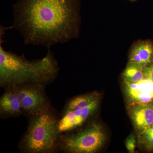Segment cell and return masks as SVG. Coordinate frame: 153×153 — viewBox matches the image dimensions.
<instances>
[{"mask_svg": "<svg viewBox=\"0 0 153 153\" xmlns=\"http://www.w3.org/2000/svg\"><path fill=\"white\" fill-rule=\"evenodd\" d=\"M144 68L139 63L129 62L123 73L124 80L130 82H136L144 78Z\"/></svg>", "mask_w": 153, "mask_h": 153, "instance_id": "7c38bea8", "label": "cell"}, {"mask_svg": "<svg viewBox=\"0 0 153 153\" xmlns=\"http://www.w3.org/2000/svg\"><path fill=\"white\" fill-rule=\"evenodd\" d=\"M153 53L152 46L148 42L139 44L132 50L129 62L143 65L150 62Z\"/></svg>", "mask_w": 153, "mask_h": 153, "instance_id": "30bf717a", "label": "cell"}, {"mask_svg": "<svg viewBox=\"0 0 153 153\" xmlns=\"http://www.w3.org/2000/svg\"><path fill=\"white\" fill-rule=\"evenodd\" d=\"M99 97L98 94L94 92L73 97L66 102L61 114L82 109Z\"/></svg>", "mask_w": 153, "mask_h": 153, "instance_id": "8fae6325", "label": "cell"}, {"mask_svg": "<svg viewBox=\"0 0 153 153\" xmlns=\"http://www.w3.org/2000/svg\"><path fill=\"white\" fill-rule=\"evenodd\" d=\"M136 146L135 136L133 134L129 136L126 141V146L129 153L135 152V149Z\"/></svg>", "mask_w": 153, "mask_h": 153, "instance_id": "5bb4252c", "label": "cell"}, {"mask_svg": "<svg viewBox=\"0 0 153 153\" xmlns=\"http://www.w3.org/2000/svg\"><path fill=\"white\" fill-rule=\"evenodd\" d=\"M79 0H19L13 6L12 28L22 34L25 44L52 45L77 36Z\"/></svg>", "mask_w": 153, "mask_h": 153, "instance_id": "6da1fadb", "label": "cell"}, {"mask_svg": "<svg viewBox=\"0 0 153 153\" xmlns=\"http://www.w3.org/2000/svg\"><path fill=\"white\" fill-rule=\"evenodd\" d=\"M106 136L101 126L95 123L78 131L61 134L59 152L66 153H94L104 145Z\"/></svg>", "mask_w": 153, "mask_h": 153, "instance_id": "277c9868", "label": "cell"}, {"mask_svg": "<svg viewBox=\"0 0 153 153\" xmlns=\"http://www.w3.org/2000/svg\"><path fill=\"white\" fill-rule=\"evenodd\" d=\"M0 27V85L20 86L38 84L47 85L53 82L58 75L60 68L53 53L48 49L43 58L30 61L25 55H19L3 48V36L6 30Z\"/></svg>", "mask_w": 153, "mask_h": 153, "instance_id": "7a4b0ae2", "label": "cell"}, {"mask_svg": "<svg viewBox=\"0 0 153 153\" xmlns=\"http://www.w3.org/2000/svg\"><path fill=\"white\" fill-rule=\"evenodd\" d=\"M46 86L38 84L14 86L23 114L32 117L47 112L52 108L45 91Z\"/></svg>", "mask_w": 153, "mask_h": 153, "instance_id": "5b68a950", "label": "cell"}, {"mask_svg": "<svg viewBox=\"0 0 153 153\" xmlns=\"http://www.w3.org/2000/svg\"><path fill=\"white\" fill-rule=\"evenodd\" d=\"M99 103V97L82 109L61 114L58 124L60 133L72 131L83 125L95 113Z\"/></svg>", "mask_w": 153, "mask_h": 153, "instance_id": "8992f818", "label": "cell"}, {"mask_svg": "<svg viewBox=\"0 0 153 153\" xmlns=\"http://www.w3.org/2000/svg\"><path fill=\"white\" fill-rule=\"evenodd\" d=\"M129 112L134 125L140 134L153 124V102L149 104L130 105Z\"/></svg>", "mask_w": 153, "mask_h": 153, "instance_id": "9c48e42d", "label": "cell"}, {"mask_svg": "<svg viewBox=\"0 0 153 153\" xmlns=\"http://www.w3.org/2000/svg\"><path fill=\"white\" fill-rule=\"evenodd\" d=\"M125 91L130 105L149 104L153 102V82L144 78L136 82H130L124 80Z\"/></svg>", "mask_w": 153, "mask_h": 153, "instance_id": "52a82bcc", "label": "cell"}, {"mask_svg": "<svg viewBox=\"0 0 153 153\" xmlns=\"http://www.w3.org/2000/svg\"><path fill=\"white\" fill-rule=\"evenodd\" d=\"M143 71L145 77L153 82V64L150 66L144 67Z\"/></svg>", "mask_w": 153, "mask_h": 153, "instance_id": "9a60e30c", "label": "cell"}, {"mask_svg": "<svg viewBox=\"0 0 153 153\" xmlns=\"http://www.w3.org/2000/svg\"><path fill=\"white\" fill-rule=\"evenodd\" d=\"M5 89L0 98V117L6 119L20 116L23 113L14 86H8Z\"/></svg>", "mask_w": 153, "mask_h": 153, "instance_id": "ba28073f", "label": "cell"}, {"mask_svg": "<svg viewBox=\"0 0 153 153\" xmlns=\"http://www.w3.org/2000/svg\"><path fill=\"white\" fill-rule=\"evenodd\" d=\"M59 118L52 109L29 117L27 128L19 147L22 153H54L59 152L61 133Z\"/></svg>", "mask_w": 153, "mask_h": 153, "instance_id": "3957f363", "label": "cell"}, {"mask_svg": "<svg viewBox=\"0 0 153 153\" xmlns=\"http://www.w3.org/2000/svg\"><path fill=\"white\" fill-rule=\"evenodd\" d=\"M140 142L149 150L153 149V130L148 129L140 134Z\"/></svg>", "mask_w": 153, "mask_h": 153, "instance_id": "4fadbf2b", "label": "cell"}, {"mask_svg": "<svg viewBox=\"0 0 153 153\" xmlns=\"http://www.w3.org/2000/svg\"><path fill=\"white\" fill-rule=\"evenodd\" d=\"M148 129L150 130H153V124L152 125V126H151V127L150 128H149Z\"/></svg>", "mask_w": 153, "mask_h": 153, "instance_id": "2e32d148", "label": "cell"}]
</instances>
